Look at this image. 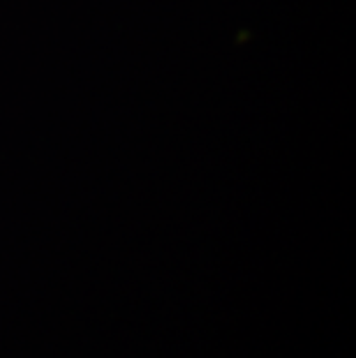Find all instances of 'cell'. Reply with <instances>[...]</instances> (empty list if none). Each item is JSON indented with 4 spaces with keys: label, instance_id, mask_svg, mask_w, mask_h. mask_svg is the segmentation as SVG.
Masks as SVG:
<instances>
[]
</instances>
